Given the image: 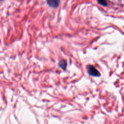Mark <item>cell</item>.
Listing matches in <instances>:
<instances>
[{"label":"cell","mask_w":124,"mask_h":124,"mask_svg":"<svg viewBox=\"0 0 124 124\" xmlns=\"http://www.w3.org/2000/svg\"><path fill=\"white\" fill-rule=\"evenodd\" d=\"M87 71L90 76H93V77H100L101 74L100 72H99L95 67L92 65H87L86 67Z\"/></svg>","instance_id":"1"},{"label":"cell","mask_w":124,"mask_h":124,"mask_svg":"<svg viewBox=\"0 0 124 124\" xmlns=\"http://www.w3.org/2000/svg\"><path fill=\"white\" fill-rule=\"evenodd\" d=\"M60 3V0H47L48 5L53 8L57 7Z\"/></svg>","instance_id":"2"},{"label":"cell","mask_w":124,"mask_h":124,"mask_svg":"<svg viewBox=\"0 0 124 124\" xmlns=\"http://www.w3.org/2000/svg\"><path fill=\"white\" fill-rule=\"evenodd\" d=\"M59 66L64 70L66 69V67H67V62L65 60H61L59 63Z\"/></svg>","instance_id":"3"},{"label":"cell","mask_w":124,"mask_h":124,"mask_svg":"<svg viewBox=\"0 0 124 124\" xmlns=\"http://www.w3.org/2000/svg\"><path fill=\"white\" fill-rule=\"evenodd\" d=\"M97 1L99 4L104 6H106L107 5V0H97Z\"/></svg>","instance_id":"4"}]
</instances>
